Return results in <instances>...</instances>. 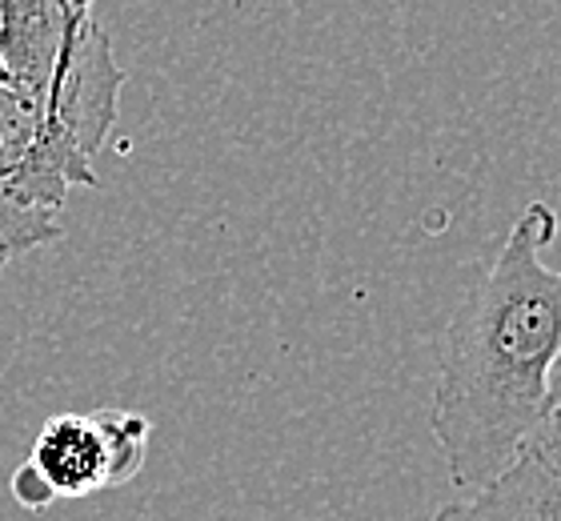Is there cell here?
<instances>
[{"label":"cell","mask_w":561,"mask_h":521,"mask_svg":"<svg viewBox=\"0 0 561 521\" xmlns=\"http://www.w3.org/2000/svg\"><path fill=\"white\" fill-rule=\"evenodd\" d=\"M553 237L558 213L529 201L445 325L430 429L466 498L522 457L546 414L561 358V269L541 261Z\"/></svg>","instance_id":"6da1fadb"},{"label":"cell","mask_w":561,"mask_h":521,"mask_svg":"<svg viewBox=\"0 0 561 521\" xmlns=\"http://www.w3.org/2000/svg\"><path fill=\"white\" fill-rule=\"evenodd\" d=\"M0 197L60 225L72 189L101 185L125 69L93 4L60 0H0Z\"/></svg>","instance_id":"7a4b0ae2"},{"label":"cell","mask_w":561,"mask_h":521,"mask_svg":"<svg viewBox=\"0 0 561 521\" xmlns=\"http://www.w3.org/2000/svg\"><path fill=\"white\" fill-rule=\"evenodd\" d=\"M149 417L125 409L57 414L36 433L28 465L45 482L53 501L89 498L96 489L125 486L145 465Z\"/></svg>","instance_id":"3957f363"},{"label":"cell","mask_w":561,"mask_h":521,"mask_svg":"<svg viewBox=\"0 0 561 521\" xmlns=\"http://www.w3.org/2000/svg\"><path fill=\"white\" fill-rule=\"evenodd\" d=\"M433 521H561V486L522 453L478 494L445 501Z\"/></svg>","instance_id":"277c9868"},{"label":"cell","mask_w":561,"mask_h":521,"mask_svg":"<svg viewBox=\"0 0 561 521\" xmlns=\"http://www.w3.org/2000/svg\"><path fill=\"white\" fill-rule=\"evenodd\" d=\"M57 237H60V225H48V220L33 217V213H24V208H16L12 201L0 197V273H4V265H9L12 257L41 249V245L57 241Z\"/></svg>","instance_id":"5b68a950"},{"label":"cell","mask_w":561,"mask_h":521,"mask_svg":"<svg viewBox=\"0 0 561 521\" xmlns=\"http://www.w3.org/2000/svg\"><path fill=\"white\" fill-rule=\"evenodd\" d=\"M526 457H534V462L546 469V474L553 477L561 486V358L558 365H553L550 373V397H546V414H541L538 429L529 433L526 441Z\"/></svg>","instance_id":"8992f818"},{"label":"cell","mask_w":561,"mask_h":521,"mask_svg":"<svg viewBox=\"0 0 561 521\" xmlns=\"http://www.w3.org/2000/svg\"><path fill=\"white\" fill-rule=\"evenodd\" d=\"M12 498L21 501L24 510H33V513H41V510H48V506H53V494H48L45 489V482H41V477H36V469L28 462L21 465V469H16V474H12Z\"/></svg>","instance_id":"52a82bcc"}]
</instances>
